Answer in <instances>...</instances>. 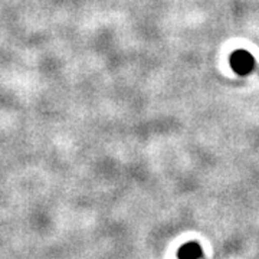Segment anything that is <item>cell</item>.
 I'll return each mask as SVG.
<instances>
[{
    "mask_svg": "<svg viewBox=\"0 0 259 259\" xmlns=\"http://www.w3.org/2000/svg\"><path fill=\"white\" fill-rule=\"evenodd\" d=\"M231 64L238 74H248L253 66V59L246 51H238L232 55Z\"/></svg>",
    "mask_w": 259,
    "mask_h": 259,
    "instance_id": "6da1fadb",
    "label": "cell"
},
{
    "mask_svg": "<svg viewBox=\"0 0 259 259\" xmlns=\"http://www.w3.org/2000/svg\"><path fill=\"white\" fill-rule=\"evenodd\" d=\"M202 255H203V252H202V248L197 242L185 243L177 253L179 259H199Z\"/></svg>",
    "mask_w": 259,
    "mask_h": 259,
    "instance_id": "7a4b0ae2",
    "label": "cell"
}]
</instances>
